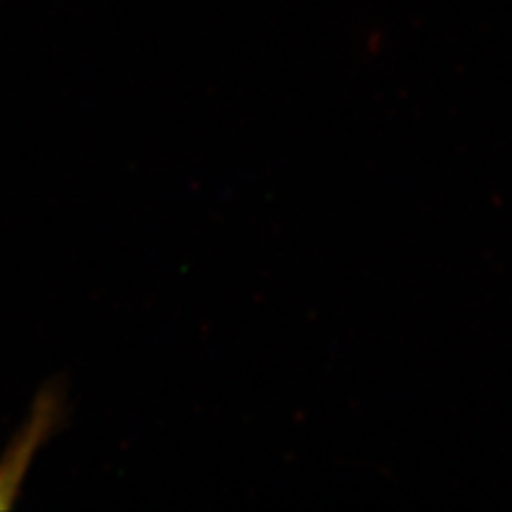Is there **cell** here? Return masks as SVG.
Returning a JSON list of instances; mask_svg holds the SVG:
<instances>
[{"label": "cell", "instance_id": "cell-1", "mask_svg": "<svg viewBox=\"0 0 512 512\" xmlns=\"http://www.w3.org/2000/svg\"><path fill=\"white\" fill-rule=\"evenodd\" d=\"M62 410V397L58 391H43L37 397L28 423L20 429V434L15 436L3 461H0V510L11 508L18 498L30 461L35 459L41 444L50 440L54 429L60 425Z\"/></svg>", "mask_w": 512, "mask_h": 512}]
</instances>
